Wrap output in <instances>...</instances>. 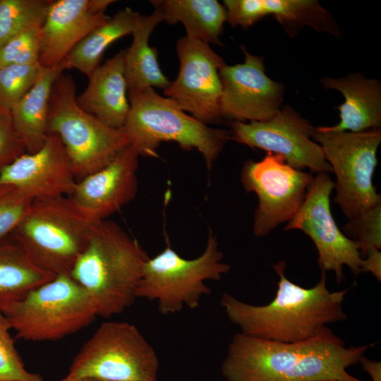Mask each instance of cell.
<instances>
[{"label":"cell","mask_w":381,"mask_h":381,"mask_svg":"<svg viewBox=\"0 0 381 381\" xmlns=\"http://www.w3.org/2000/svg\"><path fill=\"white\" fill-rule=\"evenodd\" d=\"M372 344L346 346L328 327L300 342L262 339L241 332L232 338L222 363L226 381H365L347 373Z\"/></svg>","instance_id":"cell-1"},{"label":"cell","mask_w":381,"mask_h":381,"mask_svg":"<svg viewBox=\"0 0 381 381\" xmlns=\"http://www.w3.org/2000/svg\"><path fill=\"white\" fill-rule=\"evenodd\" d=\"M285 267L284 261L273 265L279 280L274 298L266 305L246 303L224 292L220 305L241 333L279 342H300L317 337L328 325L346 319L343 302L349 289L329 291L323 271L318 283L306 289L286 278Z\"/></svg>","instance_id":"cell-2"},{"label":"cell","mask_w":381,"mask_h":381,"mask_svg":"<svg viewBox=\"0 0 381 381\" xmlns=\"http://www.w3.org/2000/svg\"><path fill=\"white\" fill-rule=\"evenodd\" d=\"M150 258L138 241L117 224H96L71 277L85 291L97 316L123 313L137 298L136 290Z\"/></svg>","instance_id":"cell-3"},{"label":"cell","mask_w":381,"mask_h":381,"mask_svg":"<svg viewBox=\"0 0 381 381\" xmlns=\"http://www.w3.org/2000/svg\"><path fill=\"white\" fill-rule=\"evenodd\" d=\"M128 97L130 111L122 129L139 156L157 157L162 142L174 141L185 150H198L210 170L231 139L230 131L208 126L153 88L129 92Z\"/></svg>","instance_id":"cell-4"},{"label":"cell","mask_w":381,"mask_h":381,"mask_svg":"<svg viewBox=\"0 0 381 381\" xmlns=\"http://www.w3.org/2000/svg\"><path fill=\"white\" fill-rule=\"evenodd\" d=\"M97 223L69 196L37 198L11 234L42 269L70 274Z\"/></svg>","instance_id":"cell-5"},{"label":"cell","mask_w":381,"mask_h":381,"mask_svg":"<svg viewBox=\"0 0 381 381\" xmlns=\"http://www.w3.org/2000/svg\"><path fill=\"white\" fill-rule=\"evenodd\" d=\"M76 97L73 78L63 72L52 87L47 131L61 140L78 181L105 167L130 144L122 128H111L83 110Z\"/></svg>","instance_id":"cell-6"},{"label":"cell","mask_w":381,"mask_h":381,"mask_svg":"<svg viewBox=\"0 0 381 381\" xmlns=\"http://www.w3.org/2000/svg\"><path fill=\"white\" fill-rule=\"evenodd\" d=\"M222 260L223 253L212 231L203 253L194 259L181 257L167 244L145 263L136 297L156 301L163 315L179 313L185 307L195 309L211 292L205 282L219 281L229 272L230 265Z\"/></svg>","instance_id":"cell-7"},{"label":"cell","mask_w":381,"mask_h":381,"mask_svg":"<svg viewBox=\"0 0 381 381\" xmlns=\"http://www.w3.org/2000/svg\"><path fill=\"white\" fill-rule=\"evenodd\" d=\"M4 313L18 338L33 341L61 339L97 316L89 296L70 274L55 276Z\"/></svg>","instance_id":"cell-8"},{"label":"cell","mask_w":381,"mask_h":381,"mask_svg":"<svg viewBox=\"0 0 381 381\" xmlns=\"http://www.w3.org/2000/svg\"><path fill=\"white\" fill-rule=\"evenodd\" d=\"M157 355L133 324L103 322L74 357L67 377L103 381H157Z\"/></svg>","instance_id":"cell-9"},{"label":"cell","mask_w":381,"mask_h":381,"mask_svg":"<svg viewBox=\"0 0 381 381\" xmlns=\"http://www.w3.org/2000/svg\"><path fill=\"white\" fill-rule=\"evenodd\" d=\"M313 139L321 146L336 176L333 201L349 220L381 202L373 182L381 143L380 128L351 132L316 127Z\"/></svg>","instance_id":"cell-10"},{"label":"cell","mask_w":381,"mask_h":381,"mask_svg":"<svg viewBox=\"0 0 381 381\" xmlns=\"http://www.w3.org/2000/svg\"><path fill=\"white\" fill-rule=\"evenodd\" d=\"M313 179L310 174L290 167L282 156L271 152L260 161L246 162L241 174L242 185L258 198L254 235L265 236L280 224L289 222L303 202Z\"/></svg>","instance_id":"cell-11"},{"label":"cell","mask_w":381,"mask_h":381,"mask_svg":"<svg viewBox=\"0 0 381 381\" xmlns=\"http://www.w3.org/2000/svg\"><path fill=\"white\" fill-rule=\"evenodd\" d=\"M333 189L334 182L327 173L313 177L303 202L284 230L298 229L308 235L318 250L321 271H334L339 283L344 278L343 266H348L357 275L363 258L358 242L339 229L332 216L330 195Z\"/></svg>","instance_id":"cell-12"},{"label":"cell","mask_w":381,"mask_h":381,"mask_svg":"<svg viewBox=\"0 0 381 381\" xmlns=\"http://www.w3.org/2000/svg\"><path fill=\"white\" fill-rule=\"evenodd\" d=\"M231 128V139L279 155L294 169L308 168L317 174L332 171L321 146L313 139L315 127L289 106L267 121H234Z\"/></svg>","instance_id":"cell-13"},{"label":"cell","mask_w":381,"mask_h":381,"mask_svg":"<svg viewBox=\"0 0 381 381\" xmlns=\"http://www.w3.org/2000/svg\"><path fill=\"white\" fill-rule=\"evenodd\" d=\"M180 67L176 79L164 89L184 111L207 124L219 121L222 82L226 64L210 44L184 36L176 43Z\"/></svg>","instance_id":"cell-14"},{"label":"cell","mask_w":381,"mask_h":381,"mask_svg":"<svg viewBox=\"0 0 381 381\" xmlns=\"http://www.w3.org/2000/svg\"><path fill=\"white\" fill-rule=\"evenodd\" d=\"M243 50V63L225 64L219 71L222 116L241 122L267 121L280 109L284 86L266 75L262 58Z\"/></svg>","instance_id":"cell-15"},{"label":"cell","mask_w":381,"mask_h":381,"mask_svg":"<svg viewBox=\"0 0 381 381\" xmlns=\"http://www.w3.org/2000/svg\"><path fill=\"white\" fill-rule=\"evenodd\" d=\"M139 157L128 145L105 167L78 181L69 197L92 221L106 219L135 196Z\"/></svg>","instance_id":"cell-16"},{"label":"cell","mask_w":381,"mask_h":381,"mask_svg":"<svg viewBox=\"0 0 381 381\" xmlns=\"http://www.w3.org/2000/svg\"><path fill=\"white\" fill-rule=\"evenodd\" d=\"M77 183L65 148L56 134L42 147L25 153L0 174V185L13 186L33 200L70 196Z\"/></svg>","instance_id":"cell-17"},{"label":"cell","mask_w":381,"mask_h":381,"mask_svg":"<svg viewBox=\"0 0 381 381\" xmlns=\"http://www.w3.org/2000/svg\"><path fill=\"white\" fill-rule=\"evenodd\" d=\"M109 18L105 13L91 12L88 0L52 1L40 28V66L59 65L83 38Z\"/></svg>","instance_id":"cell-18"},{"label":"cell","mask_w":381,"mask_h":381,"mask_svg":"<svg viewBox=\"0 0 381 381\" xmlns=\"http://www.w3.org/2000/svg\"><path fill=\"white\" fill-rule=\"evenodd\" d=\"M227 21L247 28L265 16L272 15L291 37L306 25L339 37L332 14L315 0H224Z\"/></svg>","instance_id":"cell-19"},{"label":"cell","mask_w":381,"mask_h":381,"mask_svg":"<svg viewBox=\"0 0 381 381\" xmlns=\"http://www.w3.org/2000/svg\"><path fill=\"white\" fill-rule=\"evenodd\" d=\"M124 55L125 49L99 65L88 77L86 88L76 97L83 110L118 129L123 127L130 111Z\"/></svg>","instance_id":"cell-20"},{"label":"cell","mask_w":381,"mask_h":381,"mask_svg":"<svg viewBox=\"0 0 381 381\" xmlns=\"http://www.w3.org/2000/svg\"><path fill=\"white\" fill-rule=\"evenodd\" d=\"M327 89L339 91L344 102L339 107L340 122L325 126L328 131L359 132L381 126V86L375 79H367L359 73L341 78H322Z\"/></svg>","instance_id":"cell-21"},{"label":"cell","mask_w":381,"mask_h":381,"mask_svg":"<svg viewBox=\"0 0 381 381\" xmlns=\"http://www.w3.org/2000/svg\"><path fill=\"white\" fill-rule=\"evenodd\" d=\"M64 71L61 64L52 68L42 66L33 86L11 111L13 125L24 142L27 153L40 150L48 137L51 92L54 81Z\"/></svg>","instance_id":"cell-22"},{"label":"cell","mask_w":381,"mask_h":381,"mask_svg":"<svg viewBox=\"0 0 381 381\" xmlns=\"http://www.w3.org/2000/svg\"><path fill=\"white\" fill-rule=\"evenodd\" d=\"M55 276L39 267L11 234L0 238V311Z\"/></svg>","instance_id":"cell-23"},{"label":"cell","mask_w":381,"mask_h":381,"mask_svg":"<svg viewBox=\"0 0 381 381\" xmlns=\"http://www.w3.org/2000/svg\"><path fill=\"white\" fill-rule=\"evenodd\" d=\"M160 11L163 21L175 25L181 23L186 36L206 44H220L219 37L227 21L224 6L217 0H152Z\"/></svg>","instance_id":"cell-24"},{"label":"cell","mask_w":381,"mask_h":381,"mask_svg":"<svg viewBox=\"0 0 381 381\" xmlns=\"http://www.w3.org/2000/svg\"><path fill=\"white\" fill-rule=\"evenodd\" d=\"M163 21L157 9L142 20L133 32V41L125 49L124 73L128 93L149 88L165 89L170 81L162 71L158 62V52L149 45V38L155 28Z\"/></svg>","instance_id":"cell-25"},{"label":"cell","mask_w":381,"mask_h":381,"mask_svg":"<svg viewBox=\"0 0 381 381\" xmlns=\"http://www.w3.org/2000/svg\"><path fill=\"white\" fill-rule=\"evenodd\" d=\"M143 15L130 8L119 11L83 38L61 61L64 69H76L87 78L100 65L107 48L138 27Z\"/></svg>","instance_id":"cell-26"},{"label":"cell","mask_w":381,"mask_h":381,"mask_svg":"<svg viewBox=\"0 0 381 381\" xmlns=\"http://www.w3.org/2000/svg\"><path fill=\"white\" fill-rule=\"evenodd\" d=\"M51 1L0 0V46L30 28L41 27Z\"/></svg>","instance_id":"cell-27"},{"label":"cell","mask_w":381,"mask_h":381,"mask_svg":"<svg viewBox=\"0 0 381 381\" xmlns=\"http://www.w3.org/2000/svg\"><path fill=\"white\" fill-rule=\"evenodd\" d=\"M41 66L13 64L0 68V112H11L35 84Z\"/></svg>","instance_id":"cell-28"},{"label":"cell","mask_w":381,"mask_h":381,"mask_svg":"<svg viewBox=\"0 0 381 381\" xmlns=\"http://www.w3.org/2000/svg\"><path fill=\"white\" fill-rule=\"evenodd\" d=\"M11 329L8 319L0 311V381H44L41 375L25 369L15 347Z\"/></svg>","instance_id":"cell-29"},{"label":"cell","mask_w":381,"mask_h":381,"mask_svg":"<svg viewBox=\"0 0 381 381\" xmlns=\"http://www.w3.org/2000/svg\"><path fill=\"white\" fill-rule=\"evenodd\" d=\"M40 28H30L0 46V68L13 64H40Z\"/></svg>","instance_id":"cell-30"},{"label":"cell","mask_w":381,"mask_h":381,"mask_svg":"<svg viewBox=\"0 0 381 381\" xmlns=\"http://www.w3.org/2000/svg\"><path fill=\"white\" fill-rule=\"evenodd\" d=\"M345 235L358 242L361 255L381 248V202L349 219L344 226Z\"/></svg>","instance_id":"cell-31"},{"label":"cell","mask_w":381,"mask_h":381,"mask_svg":"<svg viewBox=\"0 0 381 381\" xmlns=\"http://www.w3.org/2000/svg\"><path fill=\"white\" fill-rule=\"evenodd\" d=\"M32 201V198L16 187L0 185V238L13 231Z\"/></svg>","instance_id":"cell-32"},{"label":"cell","mask_w":381,"mask_h":381,"mask_svg":"<svg viewBox=\"0 0 381 381\" xmlns=\"http://www.w3.org/2000/svg\"><path fill=\"white\" fill-rule=\"evenodd\" d=\"M25 153V145L13 125L11 112H0V174Z\"/></svg>","instance_id":"cell-33"},{"label":"cell","mask_w":381,"mask_h":381,"mask_svg":"<svg viewBox=\"0 0 381 381\" xmlns=\"http://www.w3.org/2000/svg\"><path fill=\"white\" fill-rule=\"evenodd\" d=\"M363 259L361 272H370L377 279L381 280V253L380 249L368 250Z\"/></svg>","instance_id":"cell-34"},{"label":"cell","mask_w":381,"mask_h":381,"mask_svg":"<svg viewBox=\"0 0 381 381\" xmlns=\"http://www.w3.org/2000/svg\"><path fill=\"white\" fill-rule=\"evenodd\" d=\"M363 369L369 374L372 381H381V362L371 361L363 356L360 362Z\"/></svg>","instance_id":"cell-35"},{"label":"cell","mask_w":381,"mask_h":381,"mask_svg":"<svg viewBox=\"0 0 381 381\" xmlns=\"http://www.w3.org/2000/svg\"><path fill=\"white\" fill-rule=\"evenodd\" d=\"M114 2L113 0H88V7L94 13H104L107 7Z\"/></svg>","instance_id":"cell-36"},{"label":"cell","mask_w":381,"mask_h":381,"mask_svg":"<svg viewBox=\"0 0 381 381\" xmlns=\"http://www.w3.org/2000/svg\"><path fill=\"white\" fill-rule=\"evenodd\" d=\"M59 381H103L91 378H71L66 376Z\"/></svg>","instance_id":"cell-37"}]
</instances>
